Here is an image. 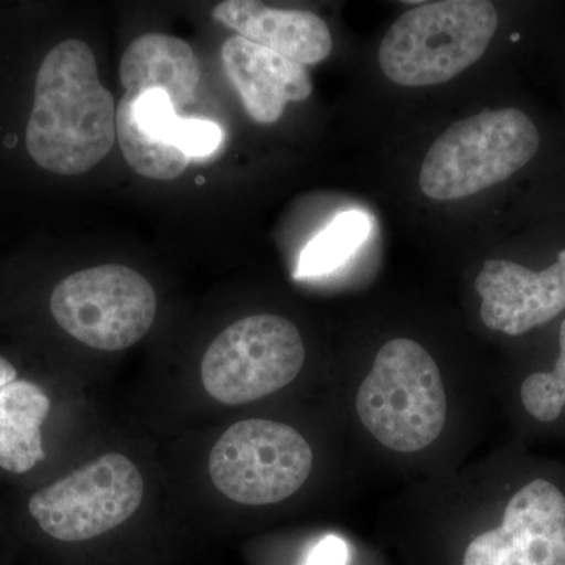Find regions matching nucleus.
Returning a JSON list of instances; mask_svg holds the SVG:
<instances>
[{"mask_svg":"<svg viewBox=\"0 0 565 565\" xmlns=\"http://www.w3.org/2000/svg\"><path fill=\"white\" fill-rule=\"evenodd\" d=\"M117 139L114 96L102 84L95 54L81 40L47 52L35 77L25 148L41 169L81 174L109 154Z\"/></svg>","mask_w":565,"mask_h":565,"instance_id":"1","label":"nucleus"},{"mask_svg":"<svg viewBox=\"0 0 565 565\" xmlns=\"http://www.w3.org/2000/svg\"><path fill=\"white\" fill-rule=\"evenodd\" d=\"M355 411L364 429L385 448L415 452L433 445L448 418L433 355L407 338L388 341L360 385Z\"/></svg>","mask_w":565,"mask_h":565,"instance_id":"2","label":"nucleus"},{"mask_svg":"<svg viewBox=\"0 0 565 565\" xmlns=\"http://www.w3.org/2000/svg\"><path fill=\"white\" fill-rule=\"evenodd\" d=\"M497 29V10L486 0L419 3L386 32L379 65L403 87L445 84L484 55Z\"/></svg>","mask_w":565,"mask_h":565,"instance_id":"3","label":"nucleus"},{"mask_svg":"<svg viewBox=\"0 0 565 565\" xmlns=\"http://www.w3.org/2000/svg\"><path fill=\"white\" fill-rule=\"evenodd\" d=\"M541 134L514 107L484 110L449 126L424 158L419 188L438 202L467 199L500 184L533 161Z\"/></svg>","mask_w":565,"mask_h":565,"instance_id":"4","label":"nucleus"},{"mask_svg":"<svg viewBox=\"0 0 565 565\" xmlns=\"http://www.w3.org/2000/svg\"><path fill=\"white\" fill-rule=\"evenodd\" d=\"M55 322L82 344L121 351L140 341L154 322L158 297L143 275L120 266L92 267L71 274L52 291Z\"/></svg>","mask_w":565,"mask_h":565,"instance_id":"5","label":"nucleus"},{"mask_svg":"<svg viewBox=\"0 0 565 565\" xmlns=\"http://www.w3.org/2000/svg\"><path fill=\"white\" fill-rule=\"evenodd\" d=\"M305 363L299 330L288 319L256 315L223 330L204 353V388L218 403L243 405L291 384Z\"/></svg>","mask_w":565,"mask_h":565,"instance_id":"6","label":"nucleus"},{"mask_svg":"<svg viewBox=\"0 0 565 565\" xmlns=\"http://www.w3.org/2000/svg\"><path fill=\"white\" fill-rule=\"evenodd\" d=\"M313 451L288 424L245 419L218 438L210 457L212 482L245 505L280 503L310 478Z\"/></svg>","mask_w":565,"mask_h":565,"instance_id":"7","label":"nucleus"},{"mask_svg":"<svg viewBox=\"0 0 565 565\" xmlns=\"http://www.w3.org/2000/svg\"><path fill=\"white\" fill-rule=\"evenodd\" d=\"M143 492L139 468L128 457L110 452L39 490L29 501V512L57 541H88L131 519Z\"/></svg>","mask_w":565,"mask_h":565,"instance_id":"8","label":"nucleus"},{"mask_svg":"<svg viewBox=\"0 0 565 565\" xmlns=\"http://www.w3.org/2000/svg\"><path fill=\"white\" fill-rule=\"evenodd\" d=\"M462 565H565V490L535 476L505 503L500 525L476 535Z\"/></svg>","mask_w":565,"mask_h":565,"instance_id":"9","label":"nucleus"},{"mask_svg":"<svg viewBox=\"0 0 565 565\" xmlns=\"http://www.w3.org/2000/svg\"><path fill=\"white\" fill-rule=\"evenodd\" d=\"M481 319L494 332L520 337L555 321L565 311V250L544 270L509 259H489L476 278Z\"/></svg>","mask_w":565,"mask_h":565,"instance_id":"10","label":"nucleus"},{"mask_svg":"<svg viewBox=\"0 0 565 565\" xmlns=\"http://www.w3.org/2000/svg\"><path fill=\"white\" fill-rule=\"evenodd\" d=\"M223 71L239 93L247 114L259 125L280 120L288 103L310 98L313 82L300 63L243 39L230 36L221 52Z\"/></svg>","mask_w":565,"mask_h":565,"instance_id":"11","label":"nucleus"},{"mask_svg":"<svg viewBox=\"0 0 565 565\" xmlns=\"http://www.w3.org/2000/svg\"><path fill=\"white\" fill-rule=\"evenodd\" d=\"M212 18L237 36L303 66L318 65L332 52L329 28L311 11L273 9L255 0H226L215 6Z\"/></svg>","mask_w":565,"mask_h":565,"instance_id":"12","label":"nucleus"},{"mask_svg":"<svg viewBox=\"0 0 565 565\" xmlns=\"http://www.w3.org/2000/svg\"><path fill=\"white\" fill-rule=\"evenodd\" d=\"M200 76L199 58L191 44L166 33L139 36L129 44L120 62L125 93L166 92L177 111L195 99Z\"/></svg>","mask_w":565,"mask_h":565,"instance_id":"13","label":"nucleus"},{"mask_svg":"<svg viewBox=\"0 0 565 565\" xmlns=\"http://www.w3.org/2000/svg\"><path fill=\"white\" fill-rule=\"evenodd\" d=\"M50 411V397L32 382L14 381L0 388V467L3 470L28 473L46 459L41 424Z\"/></svg>","mask_w":565,"mask_h":565,"instance_id":"14","label":"nucleus"},{"mask_svg":"<svg viewBox=\"0 0 565 565\" xmlns=\"http://www.w3.org/2000/svg\"><path fill=\"white\" fill-rule=\"evenodd\" d=\"M132 93H125L117 107V139L134 172L150 180L172 181L188 169L191 159L172 145L140 131L132 115Z\"/></svg>","mask_w":565,"mask_h":565,"instance_id":"15","label":"nucleus"},{"mask_svg":"<svg viewBox=\"0 0 565 565\" xmlns=\"http://www.w3.org/2000/svg\"><path fill=\"white\" fill-rule=\"evenodd\" d=\"M370 228L371 223L363 212L338 214L300 253L296 277H319L332 273L364 243Z\"/></svg>","mask_w":565,"mask_h":565,"instance_id":"16","label":"nucleus"},{"mask_svg":"<svg viewBox=\"0 0 565 565\" xmlns=\"http://www.w3.org/2000/svg\"><path fill=\"white\" fill-rule=\"evenodd\" d=\"M557 356L552 370L535 371L520 385V403L537 423H556L565 412V319L557 334Z\"/></svg>","mask_w":565,"mask_h":565,"instance_id":"17","label":"nucleus"},{"mask_svg":"<svg viewBox=\"0 0 565 565\" xmlns=\"http://www.w3.org/2000/svg\"><path fill=\"white\" fill-rule=\"evenodd\" d=\"M223 131L217 122L203 118H178L173 145L189 159L204 158L221 147Z\"/></svg>","mask_w":565,"mask_h":565,"instance_id":"18","label":"nucleus"},{"mask_svg":"<svg viewBox=\"0 0 565 565\" xmlns=\"http://www.w3.org/2000/svg\"><path fill=\"white\" fill-rule=\"evenodd\" d=\"M348 545L343 539L337 535L323 537L318 545L311 550L305 565H345L348 563Z\"/></svg>","mask_w":565,"mask_h":565,"instance_id":"19","label":"nucleus"},{"mask_svg":"<svg viewBox=\"0 0 565 565\" xmlns=\"http://www.w3.org/2000/svg\"><path fill=\"white\" fill-rule=\"evenodd\" d=\"M17 377L18 373L13 364L9 360L3 359V356H0V388L17 381Z\"/></svg>","mask_w":565,"mask_h":565,"instance_id":"20","label":"nucleus"},{"mask_svg":"<svg viewBox=\"0 0 565 565\" xmlns=\"http://www.w3.org/2000/svg\"><path fill=\"white\" fill-rule=\"evenodd\" d=\"M511 40L512 41H519L520 40L519 33H514V35H511Z\"/></svg>","mask_w":565,"mask_h":565,"instance_id":"21","label":"nucleus"}]
</instances>
